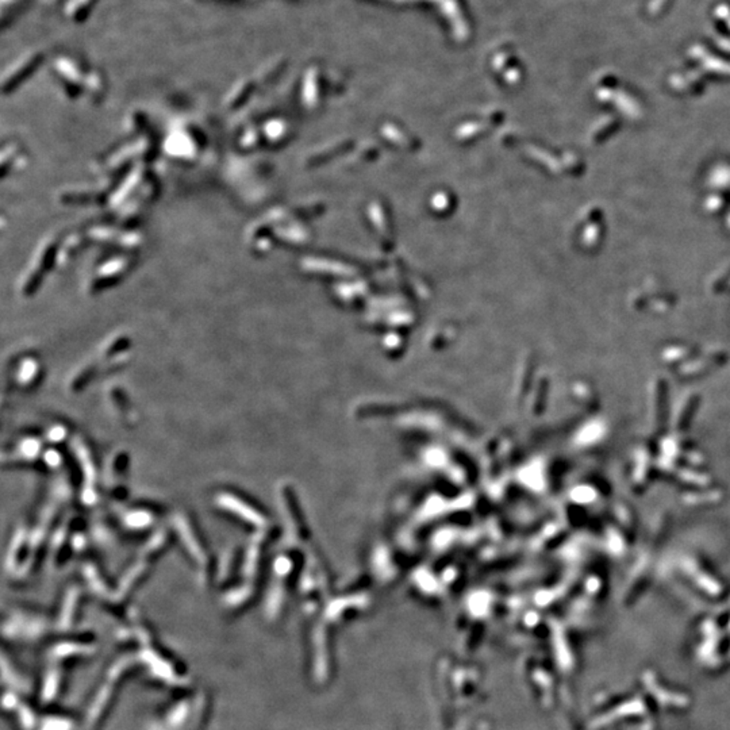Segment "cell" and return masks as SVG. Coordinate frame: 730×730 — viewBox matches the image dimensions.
I'll return each mask as SVG.
<instances>
[{
  "label": "cell",
  "instance_id": "cell-1",
  "mask_svg": "<svg viewBox=\"0 0 730 730\" xmlns=\"http://www.w3.org/2000/svg\"><path fill=\"white\" fill-rule=\"evenodd\" d=\"M98 0H68L64 7V14L73 22L84 21Z\"/></svg>",
  "mask_w": 730,
  "mask_h": 730
}]
</instances>
